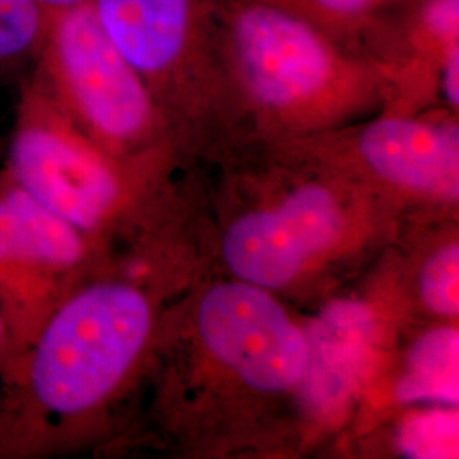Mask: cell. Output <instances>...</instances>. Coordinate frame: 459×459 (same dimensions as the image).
<instances>
[{"label":"cell","mask_w":459,"mask_h":459,"mask_svg":"<svg viewBox=\"0 0 459 459\" xmlns=\"http://www.w3.org/2000/svg\"><path fill=\"white\" fill-rule=\"evenodd\" d=\"M373 318L358 303L330 307L313 324L307 339V364L301 381L318 409L341 405L359 379L368 359Z\"/></svg>","instance_id":"10"},{"label":"cell","mask_w":459,"mask_h":459,"mask_svg":"<svg viewBox=\"0 0 459 459\" xmlns=\"http://www.w3.org/2000/svg\"><path fill=\"white\" fill-rule=\"evenodd\" d=\"M98 21L150 85L172 70L189 30V0H91Z\"/></svg>","instance_id":"9"},{"label":"cell","mask_w":459,"mask_h":459,"mask_svg":"<svg viewBox=\"0 0 459 459\" xmlns=\"http://www.w3.org/2000/svg\"><path fill=\"white\" fill-rule=\"evenodd\" d=\"M324 7L335 13H356L361 11L362 7L368 4V0H316Z\"/></svg>","instance_id":"17"},{"label":"cell","mask_w":459,"mask_h":459,"mask_svg":"<svg viewBox=\"0 0 459 459\" xmlns=\"http://www.w3.org/2000/svg\"><path fill=\"white\" fill-rule=\"evenodd\" d=\"M341 227L342 216L330 191L303 186L278 208L235 221L223 238V259L240 281L281 288L335 242Z\"/></svg>","instance_id":"6"},{"label":"cell","mask_w":459,"mask_h":459,"mask_svg":"<svg viewBox=\"0 0 459 459\" xmlns=\"http://www.w3.org/2000/svg\"><path fill=\"white\" fill-rule=\"evenodd\" d=\"M237 48L252 91L271 106L312 98L332 75V56L320 36L276 9L244 13L237 22Z\"/></svg>","instance_id":"7"},{"label":"cell","mask_w":459,"mask_h":459,"mask_svg":"<svg viewBox=\"0 0 459 459\" xmlns=\"http://www.w3.org/2000/svg\"><path fill=\"white\" fill-rule=\"evenodd\" d=\"M400 447L411 458H456L458 415L429 411L411 417L402 427Z\"/></svg>","instance_id":"13"},{"label":"cell","mask_w":459,"mask_h":459,"mask_svg":"<svg viewBox=\"0 0 459 459\" xmlns=\"http://www.w3.org/2000/svg\"><path fill=\"white\" fill-rule=\"evenodd\" d=\"M155 325L138 281L87 278L0 373V459L72 451L132 379Z\"/></svg>","instance_id":"1"},{"label":"cell","mask_w":459,"mask_h":459,"mask_svg":"<svg viewBox=\"0 0 459 459\" xmlns=\"http://www.w3.org/2000/svg\"><path fill=\"white\" fill-rule=\"evenodd\" d=\"M2 174L17 231L16 298L5 316L11 335V364L33 342L49 313L89 278L98 240L22 191L4 165Z\"/></svg>","instance_id":"5"},{"label":"cell","mask_w":459,"mask_h":459,"mask_svg":"<svg viewBox=\"0 0 459 459\" xmlns=\"http://www.w3.org/2000/svg\"><path fill=\"white\" fill-rule=\"evenodd\" d=\"M426 24L439 38L458 34L459 0H432L426 9Z\"/></svg>","instance_id":"15"},{"label":"cell","mask_w":459,"mask_h":459,"mask_svg":"<svg viewBox=\"0 0 459 459\" xmlns=\"http://www.w3.org/2000/svg\"><path fill=\"white\" fill-rule=\"evenodd\" d=\"M38 2L51 14V13H58V11H64L68 7L79 5V4L87 2V0H38Z\"/></svg>","instance_id":"19"},{"label":"cell","mask_w":459,"mask_h":459,"mask_svg":"<svg viewBox=\"0 0 459 459\" xmlns=\"http://www.w3.org/2000/svg\"><path fill=\"white\" fill-rule=\"evenodd\" d=\"M9 361H11V335L4 322V316L0 313V373L5 369Z\"/></svg>","instance_id":"18"},{"label":"cell","mask_w":459,"mask_h":459,"mask_svg":"<svg viewBox=\"0 0 459 459\" xmlns=\"http://www.w3.org/2000/svg\"><path fill=\"white\" fill-rule=\"evenodd\" d=\"M459 337L455 328H436L413 345L396 386L402 402L458 403Z\"/></svg>","instance_id":"11"},{"label":"cell","mask_w":459,"mask_h":459,"mask_svg":"<svg viewBox=\"0 0 459 459\" xmlns=\"http://www.w3.org/2000/svg\"><path fill=\"white\" fill-rule=\"evenodd\" d=\"M459 248L456 244L437 250L420 274V296L427 308L437 315L459 312Z\"/></svg>","instance_id":"14"},{"label":"cell","mask_w":459,"mask_h":459,"mask_svg":"<svg viewBox=\"0 0 459 459\" xmlns=\"http://www.w3.org/2000/svg\"><path fill=\"white\" fill-rule=\"evenodd\" d=\"M70 121L116 159L155 132L153 96L104 33L91 0L51 13L30 70Z\"/></svg>","instance_id":"3"},{"label":"cell","mask_w":459,"mask_h":459,"mask_svg":"<svg viewBox=\"0 0 459 459\" xmlns=\"http://www.w3.org/2000/svg\"><path fill=\"white\" fill-rule=\"evenodd\" d=\"M444 82H446V92L449 100L458 106L459 100V55L458 48L453 49L449 53L447 64H446V75H444Z\"/></svg>","instance_id":"16"},{"label":"cell","mask_w":459,"mask_h":459,"mask_svg":"<svg viewBox=\"0 0 459 459\" xmlns=\"http://www.w3.org/2000/svg\"><path fill=\"white\" fill-rule=\"evenodd\" d=\"M196 322L204 347L255 390L286 392L301 381L305 333L261 286L216 284L201 298Z\"/></svg>","instance_id":"4"},{"label":"cell","mask_w":459,"mask_h":459,"mask_svg":"<svg viewBox=\"0 0 459 459\" xmlns=\"http://www.w3.org/2000/svg\"><path fill=\"white\" fill-rule=\"evenodd\" d=\"M48 19L38 0H0V72L33 66Z\"/></svg>","instance_id":"12"},{"label":"cell","mask_w":459,"mask_h":459,"mask_svg":"<svg viewBox=\"0 0 459 459\" xmlns=\"http://www.w3.org/2000/svg\"><path fill=\"white\" fill-rule=\"evenodd\" d=\"M2 165L22 191L96 240L132 204L130 172L70 121L33 74L19 83Z\"/></svg>","instance_id":"2"},{"label":"cell","mask_w":459,"mask_h":459,"mask_svg":"<svg viewBox=\"0 0 459 459\" xmlns=\"http://www.w3.org/2000/svg\"><path fill=\"white\" fill-rule=\"evenodd\" d=\"M362 157L388 181L458 195V133L409 119H381L362 133Z\"/></svg>","instance_id":"8"}]
</instances>
